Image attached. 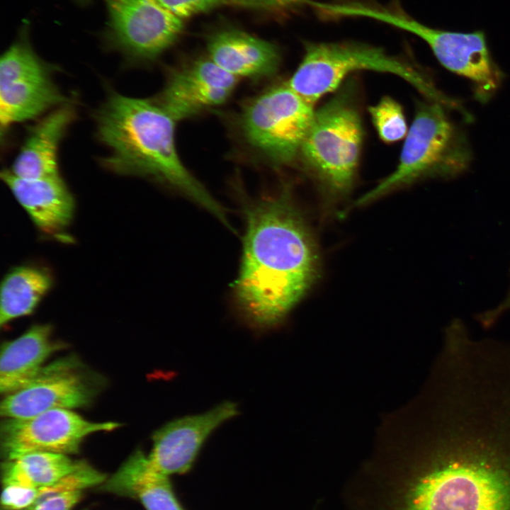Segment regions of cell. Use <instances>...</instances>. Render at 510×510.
Instances as JSON below:
<instances>
[{"instance_id": "14", "label": "cell", "mask_w": 510, "mask_h": 510, "mask_svg": "<svg viewBox=\"0 0 510 510\" xmlns=\"http://www.w3.org/2000/svg\"><path fill=\"white\" fill-rule=\"evenodd\" d=\"M237 414L236 404L225 402L204 413L167 423L152 436V450L147 455L151 465L169 476L186 473L209 436Z\"/></svg>"}, {"instance_id": "8", "label": "cell", "mask_w": 510, "mask_h": 510, "mask_svg": "<svg viewBox=\"0 0 510 510\" xmlns=\"http://www.w3.org/2000/svg\"><path fill=\"white\" fill-rule=\"evenodd\" d=\"M314 110L284 83L269 88L243 110L241 127L249 145L270 162L288 164L298 154Z\"/></svg>"}, {"instance_id": "21", "label": "cell", "mask_w": 510, "mask_h": 510, "mask_svg": "<svg viewBox=\"0 0 510 510\" xmlns=\"http://www.w3.org/2000/svg\"><path fill=\"white\" fill-rule=\"evenodd\" d=\"M83 463L62 453H30L4 460L1 468L2 485L32 488L50 486L76 471Z\"/></svg>"}, {"instance_id": "2", "label": "cell", "mask_w": 510, "mask_h": 510, "mask_svg": "<svg viewBox=\"0 0 510 510\" xmlns=\"http://www.w3.org/2000/svg\"><path fill=\"white\" fill-rule=\"evenodd\" d=\"M246 230L234 297L257 329L280 323L319 273L315 243L287 186L245 208Z\"/></svg>"}, {"instance_id": "23", "label": "cell", "mask_w": 510, "mask_h": 510, "mask_svg": "<svg viewBox=\"0 0 510 510\" xmlns=\"http://www.w3.org/2000/svg\"><path fill=\"white\" fill-rule=\"evenodd\" d=\"M166 8L183 19L223 6L276 9L270 0H159Z\"/></svg>"}, {"instance_id": "7", "label": "cell", "mask_w": 510, "mask_h": 510, "mask_svg": "<svg viewBox=\"0 0 510 510\" xmlns=\"http://www.w3.org/2000/svg\"><path fill=\"white\" fill-rule=\"evenodd\" d=\"M345 16L373 18L408 31L423 40L441 65L470 80L475 98L487 102L499 89L504 73L492 58L482 30L456 32L426 26L402 13L359 4H347Z\"/></svg>"}, {"instance_id": "26", "label": "cell", "mask_w": 510, "mask_h": 510, "mask_svg": "<svg viewBox=\"0 0 510 510\" xmlns=\"http://www.w3.org/2000/svg\"><path fill=\"white\" fill-rule=\"evenodd\" d=\"M276 6L277 9H285L301 4L309 3L311 0H270Z\"/></svg>"}, {"instance_id": "4", "label": "cell", "mask_w": 510, "mask_h": 510, "mask_svg": "<svg viewBox=\"0 0 510 510\" xmlns=\"http://www.w3.org/2000/svg\"><path fill=\"white\" fill-rule=\"evenodd\" d=\"M447 110L434 101L417 103L396 169L356 205H365L422 178H453L469 168L472 159L470 143Z\"/></svg>"}, {"instance_id": "24", "label": "cell", "mask_w": 510, "mask_h": 510, "mask_svg": "<svg viewBox=\"0 0 510 510\" xmlns=\"http://www.w3.org/2000/svg\"><path fill=\"white\" fill-rule=\"evenodd\" d=\"M84 490L58 492L37 501L25 510H72L83 497Z\"/></svg>"}, {"instance_id": "22", "label": "cell", "mask_w": 510, "mask_h": 510, "mask_svg": "<svg viewBox=\"0 0 510 510\" xmlns=\"http://www.w3.org/2000/svg\"><path fill=\"white\" fill-rule=\"evenodd\" d=\"M373 125L380 139L395 142L407 134V125L402 106L390 97L385 96L369 108Z\"/></svg>"}, {"instance_id": "20", "label": "cell", "mask_w": 510, "mask_h": 510, "mask_svg": "<svg viewBox=\"0 0 510 510\" xmlns=\"http://www.w3.org/2000/svg\"><path fill=\"white\" fill-rule=\"evenodd\" d=\"M52 284L50 273L42 268L21 266L9 271L1 286V325L32 313Z\"/></svg>"}, {"instance_id": "9", "label": "cell", "mask_w": 510, "mask_h": 510, "mask_svg": "<svg viewBox=\"0 0 510 510\" xmlns=\"http://www.w3.org/2000/svg\"><path fill=\"white\" fill-rule=\"evenodd\" d=\"M52 78V68L23 41L11 45L0 60L1 137L18 123L69 103Z\"/></svg>"}, {"instance_id": "6", "label": "cell", "mask_w": 510, "mask_h": 510, "mask_svg": "<svg viewBox=\"0 0 510 510\" xmlns=\"http://www.w3.org/2000/svg\"><path fill=\"white\" fill-rule=\"evenodd\" d=\"M356 85L348 81L317 111L300 155L324 192L332 198L351 191L363 140Z\"/></svg>"}, {"instance_id": "19", "label": "cell", "mask_w": 510, "mask_h": 510, "mask_svg": "<svg viewBox=\"0 0 510 510\" xmlns=\"http://www.w3.org/2000/svg\"><path fill=\"white\" fill-rule=\"evenodd\" d=\"M49 324H35L19 337L1 345L0 392L7 395L28 385L40 373L44 363L55 351L63 348L53 341Z\"/></svg>"}, {"instance_id": "1", "label": "cell", "mask_w": 510, "mask_h": 510, "mask_svg": "<svg viewBox=\"0 0 510 510\" xmlns=\"http://www.w3.org/2000/svg\"><path fill=\"white\" fill-rule=\"evenodd\" d=\"M424 468L404 510H510V413L489 404L446 405L415 441Z\"/></svg>"}, {"instance_id": "10", "label": "cell", "mask_w": 510, "mask_h": 510, "mask_svg": "<svg viewBox=\"0 0 510 510\" xmlns=\"http://www.w3.org/2000/svg\"><path fill=\"white\" fill-rule=\"evenodd\" d=\"M103 385L102 377L74 356L60 358L45 366L28 385L4 396V418H28L55 409L84 407Z\"/></svg>"}, {"instance_id": "13", "label": "cell", "mask_w": 510, "mask_h": 510, "mask_svg": "<svg viewBox=\"0 0 510 510\" xmlns=\"http://www.w3.org/2000/svg\"><path fill=\"white\" fill-rule=\"evenodd\" d=\"M237 79L209 57L200 58L169 74L156 102L175 120L224 103Z\"/></svg>"}, {"instance_id": "25", "label": "cell", "mask_w": 510, "mask_h": 510, "mask_svg": "<svg viewBox=\"0 0 510 510\" xmlns=\"http://www.w3.org/2000/svg\"><path fill=\"white\" fill-rule=\"evenodd\" d=\"M510 309V291L506 298L497 307L477 314L476 319L484 328L492 327L498 319V318L506 310Z\"/></svg>"}, {"instance_id": "17", "label": "cell", "mask_w": 510, "mask_h": 510, "mask_svg": "<svg viewBox=\"0 0 510 510\" xmlns=\"http://www.w3.org/2000/svg\"><path fill=\"white\" fill-rule=\"evenodd\" d=\"M208 57L238 77L262 79L278 71L280 56L273 43L235 29L220 30L207 42Z\"/></svg>"}, {"instance_id": "16", "label": "cell", "mask_w": 510, "mask_h": 510, "mask_svg": "<svg viewBox=\"0 0 510 510\" xmlns=\"http://www.w3.org/2000/svg\"><path fill=\"white\" fill-rule=\"evenodd\" d=\"M69 103L51 110L28 131L9 171L26 179L59 175V149L69 127L75 118Z\"/></svg>"}, {"instance_id": "3", "label": "cell", "mask_w": 510, "mask_h": 510, "mask_svg": "<svg viewBox=\"0 0 510 510\" xmlns=\"http://www.w3.org/2000/svg\"><path fill=\"white\" fill-rule=\"evenodd\" d=\"M96 134L108 147V170L150 178L172 187L225 220L223 209L182 163L175 120L155 100L110 91L96 113Z\"/></svg>"}, {"instance_id": "12", "label": "cell", "mask_w": 510, "mask_h": 510, "mask_svg": "<svg viewBox=\"0 0 510 510\" xmlns=\"http://www.w3.org/2000/svg\"><path fill=\"white\" fill-rule=\"evenodd\" d=\"M113 41L129 57L153 60L183 29V19L159 0H106Z\"/></svg>"}, {"instance_id": "5", "label": "cell", "mask_w": 510, "mask_h": 510, "mask_svg": "<svg viewBox=\"0 0 510 510\" xmlns=\"http://www.w3.org/2000/svg\"><path fill=\"white\" fill-rule=\"evenodd\" d=\"M392 74L407 81L428 101L453 109L457 101L440 91L426 74L409 63L388 55L378 47L357 42H310L288 86L314 105L335 91L344 79L358 70Z\"/></svg>"}, {"instance_id": "18", "label": "cell", "mask_w": 510, "mask_h": 510, "mask_svg": "<svg viewBox=\"0 0 510 510\" xmlns=\"http://www.w3.org/2000/svg\"><path fill=\"white\" fill-rule=\"evenodd\" d=\"M98 489L138 501L145 510H185L169 475L155 470L147 455L137 450Z\"/></svg>"}, {"instance_id": "15", "label": "cell", "mask_w": 510, "mask_h": 510, "mask_svg": "<svg viewBox=\"0 0 510 510\" xmlns=\"http://www.w3.org/2000/svg\"><path fill=\"white\" fill-rule=\"evenodd\" d=\"M1 176L41 231L56 234L69 224L73 217L74 202L60 174L26 179L15 176L9 169H5Z\"/></svg>"}, {"instance_id": "11", "label": "cell", "mask_w": 510, "mask_h": 510, "mask_svg": "<svg viewBox=\"0 0 510 510\" xmlns=\"http://www.w3.org/2000/svg\"><path fill=\"white\" fill-rule=\"evenodd\" d=\"M118 426L116 422L89 421L66 409L28 418H4L0 426L1 454L4 460L34 452L74 454L87 436Z\"/></svg>"}]
</instances>
